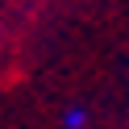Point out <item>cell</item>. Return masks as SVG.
Listing matches in <instances>:
<instances>
[{"label":"cell","mask_w":129,"mask_h":129,"mask_svg":"<svg viewBox=\"0 0 129 129\" xmlns=\"http://www.w3.org/2000/svg\"><path fill=\"white\" fill-rule=\"evenodd\" d=\"M62 125H67V129H83L87 125V112L83 108H67V112H62Z\"/></svg>","instance_id":"cell-1"}]
</instances>
